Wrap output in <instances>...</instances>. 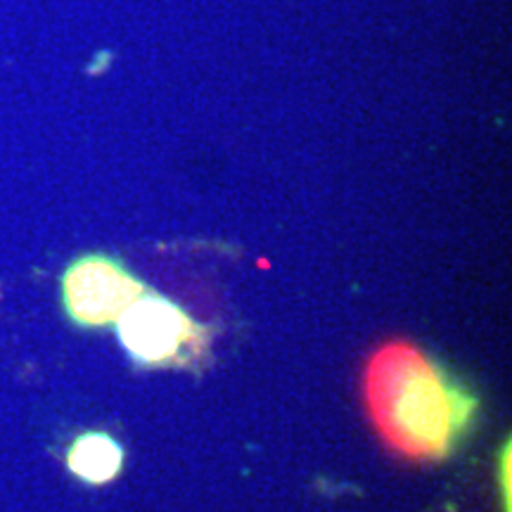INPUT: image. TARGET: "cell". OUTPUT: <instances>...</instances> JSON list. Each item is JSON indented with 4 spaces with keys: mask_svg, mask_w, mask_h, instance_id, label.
<instances>
[{
    "mask_svg": "<svg viewBox=\"0 0 512 512\" xmlns=\"http://www.w3.org/2000/svg\"><path fill=\"white\" fill-rule=\"evenodd\" d=\"M124 453L107 434H83L67 453V465L76 477L91 484H105L119 475Z\"/></svg>",
    "mask_w": 512,
    "mask_h": 512,
    "instance_id": "obj_4",
    "label": "cell"
},
{
    "mask_svg": "<svg viewBox=\"0 0 512 512\" xmlns=\"http://www.w3.org/2000/svg\"><path fill=\"white\" fill-rule=\"evenodd\" d=\"M366 399L384 441L411 458L444 456L472 408L430 358L403 342L370 358Z\"/></svg>",
    "mask_w": 512,
    "mask_h": 512,
    "instance_id": "obj_1",
    "label": "cell"
},
{
    "mask_svg": "<svg viewBox=\"0 0 512 512\" xmlns=\"http://www.w3.org/2000/svg\"><path fill=\"white\" fill-rule=\"evenodd\" d=\"M128 354L143 363H162L176 356L190 332L185 313L162 297L140 294L117 320Z\"/></svg>",
    "mask_w": 512,
    "mask_h": 512,
    "instance_id": "obj_3",
    "label": "cell"
},
{
    "mask_svg": "<svg viewBox=\"0 0 512 512\" xmlns=\"http://www.w3.org/2000/svg\"><path fill=\"white\" fill-rule=\"evenodd\" d=\"M143 294V285L107 256H83L62 278L64 309L86 328L117 323L121 313Z\"/></svg>",
    "mask_w": 512,
    "mask_h": 512,
    "instance_id": "obj_2",
    "label": "cell"
}]
</instances>
